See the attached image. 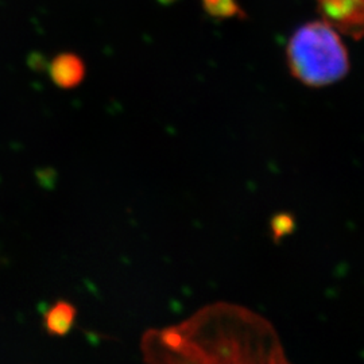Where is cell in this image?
Returning <instances> with one entry per match:
<instances>
[{
	"instance_id": "1",
	"label": "cell",
	"mask_w": 364,
	"mask_h": 364,
	"mask_svg": "<svg viewBox=\"0 0 364 364\" xmlns=\"http://www.w3.org/2000/svg\"><path fill=\"white\" fill-rule=\"evenodd\" d=\"M146 364H291L274 326L247 308L216 302L177 326L149 329Z\"/></svg>"
},
{
	"instance_id": "2",
	"label": "cell",
	"mask_w": 364,
	"mask_h": 364,
	"mask_svg": "<svg viewBox=\"0 0 364 364\" xmlns=\"http://www.w3.org/2000/svg\"><path fill=\"white\" fill-rule=\"evenodd\" d=\"M287 60L293 75L312 87L338 81L350 66L341 39L326 22H312L299 28L289 42Z\"/></svg>"
},
{
	"instance_id": "3",
	"label": "cell",
	"mask_w": 364,
	"mask_h": 364,
	"mask_svg": "<svg viewBox=\"0 0 364 364\" xmlns=\"http://www.w3.org/2000/svg\"><path fill=\"white\" fill-rule=\"evenodd\" d=\"M326 22L353 38L364 36V0H317Z\"/></svg>"
},
{
	"instance_id": "4",
	"label": "cell",
	"mask_w": 364,
	"mask_h": 364,
	"mask_svg": "<svg viewBox=\"0 0 364 364\" xmlns=\"http://www.w3.org/2000/svg\"><path fill=\"white\" fill-rule=\"evenodd\" d=\"M77 309L68 301H58L45 313L43 324L53 336H65L75 326Z\"/></svg>"
},
{
	"instance_id": "5",
	"label": "cell",
	"mask_w": 364,
	"mask_h": 364,
	"mask_svg": "<svg viewBox=\"0 0 364 364\" xmlns=\"http://www.w3.org/2000/svg\"><path fill=\"white\" fill-rule=\"evenodd\" d=\"M78 70H80L78 64L75 60H58L53 66L54 78L58 82H65V84L77 80Z\"/></svg>"
},
{
	"instance_id": "6",
	"label": "cell",
	"mask_w": 364,
	"mask_h": 364,
	"mask_svg": "<svg viewBox=\"0 0 364 364\" xmlns=\"http://www.w3.org/2000/svg\"><path fill=\"white\" fill-rule=\"evenodd\" d=\"M272 227H273L275 239H278V237L287 235V232H290V230L293 227V221L287 215H278L277 218H274Z\"/></svg>"
}]
</instances>
